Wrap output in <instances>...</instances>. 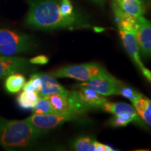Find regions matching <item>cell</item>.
Segmentation results:
<instances>
[{
	"instance_id": "obj_6",
	"label": "cell",
	"mask_w": 151,
	"mask_h": 151,
	"mask_svg": "<svg viewBox=\"0 0 151 151\" xmlns=\"http://www.w3.org/2000/svg\"><path fill=\"white\" fill-rule=\"evenodd\" d=\"M134 32L140 53L146 58H151V21L143 16L137 18Z\"/></svg>"
},
{
	"instance_id": "obj_2",
	"label": "cell",
	"mask_w": 151,
	"mask_h": 151,
	"mask_svg": "<svg viewBox=\"0 0 151 151\" xmlns=\"http://www.w3.org/2000/svg\"><path fill=\"white\" fill-rule=\"evenodd\" d=\"M44 134L26 120H7L0 118V146L13 150L27 148Z\"/></svg>"
},
{
	"instance_id": "obj_1",
	"label": "cell",
	"mask_w": 151,
	"mask_h": 151,
	"mask_svg": "<svg viewBox=\"0 0 151 151\" xmlns=\"http://www.w3.org/2000/svg\"><path fill=\"white\" fill-rule=\"evenodd\" d=\"M26 22L30 27L43 30L69 29L74 30L90 27L86 19L76 14L62 16L57 0H29Z\"/></svg>"
},
{
	"instance_id": "obj_26",
	"label": "cell",
	"mask_w": 151,
	"mask_h": 151,
	"mask_svg": "<svg viewBox=\"0 0 151 151\" xmlns=\"http://www.w3.org/2000/svg\"><path fill=\"white\" fill-rule=\"evenodd\" d=\"M29 61L32 65H44L48 63L49 59L48 57L46 55H38L35 57V58H31Z\"/></svg>"
},
{
	"instance_id": "obj_17",
	"label": "cell",
	"mask_w": 151,
	"mask_h": 151,
	"mask_svg": "<svg viewBox=\"0 0 151 151\" xmlns=\"http://www.w3.org/2000/svg\"><path fill=\"white\" fill-rule=\"evenodd\" d=\"M25 78L21 73H12L6 78L4 87L9 93L15 94L20 92L25 83Z\"/></svg>"
},
{
	"instance_id": "obj_12",
	"label": "cell",
	"mask_w": 151,
	"mask_h": 151,
	"mask_svg": "<svg viewBox=\"0 0 151 151\" xmlns=\"http://www.w3.org/2000/svg\"><path fill=\"white\" fill-rule=\"evenodd\" d=\"M35 43L29 36L9 29H0V46L14 43Z\"/></svg>"
},
{
	"instance_id": "obj_4",
	"label": "cell",
	"mask_w": 151,
	"mask_h": 151,
	"mask_svg": "<svg viewBox=\"0 0 151 151\" xmlns=\"http://www.w3.org/2000/svg\"><path fill=\"white\" fill-rule=\"evenodd\" d=\"M82 116L72 112L44 115L34 113L32 116L26 119V120L29 122L35 129L45 134L60 127L67 122L81 120Z\"/></svg>"
},
{
	"instance_id": "obj_13",
	"label": "cell",
	"mask_w": 151,
	"mask_h": 151,
	"mask_svg": "<svg viewBox=\"0 0 151 151\" xmlns=\"http://www.w3.org/2000/svg\"><path fill=\"white\" fill-rule=\"evenodd\" d=\"M122 10L127 14L139 18L143 16L146 8L141 0H115Z\"/></svg>"
},
{
	"instance_id": "obj_19",
	"label": "cell",
	"mask_w": 151,
	"mask_h": 151,
	"mask_svg": "<svg viewBox=\"0 0 151 151\" xmlns=\"http://www.w3.org/2000/svg\"><path fill=\"white\" fill-rule=\"evenodd\" d=\"M39 98L40 96L37 92L23 90L17 98V101L22 109H30L35 107Z\"/></svg>"
},
{
	"instance_id": "obj_5",
	"label": "cell",
	"mask_w": 151,
	"mask_h": 151,
	"mask_svg": "<svg viewBox=\"0 0 151 151\" xmlns=\"http://www.w3.org/2000/svg\"><path fill=\"white\" fill-rule=\"evenodd\" d=\"M120 38L124 49L129 55L132 61L139 69L145 78L151 83V71L143 65L140 58V51L138 46L134 31L124 32L119 29Z\"/></svg>"
},
{
	"instance_id": "obj_3",
	"label": "cell",
	"mask_w": 151,
	"mask_h": 151,
	"mask_svg": "<svg viewBox=\"0 0 151 151\" xmlns=\"http://www.w3.org/2000/svg\"><path fill=\"white\" fill-rule=\"evenodd\" d=\"M49 74L54 78H70L83 82L113 76L103 66L96 62L65 66L50 71Z\"/></svg>"
},
{
	"instance_id": "obj_25",
	"label": "cell",
	"mask_w": 151,
	"mask_h": 151,
	"mask_svg": "<svg viewBox=\"0 0 151 151\" xmlns=\"http://www.w3.org/2000/svg\"><path fill=\"white\" fill-rule=\"evenodd\" d=\"M114 149L111 148L108 145L104 144L102 143H99L94 140L92 143V146L90 149V151H113Z\"/></svg>"
},
{
	"instance_id": "obj_10",
	"label": "cell",
	"mask_w": 151,
	"mask_h": 151,
	"mask_svg": "<svg viewBox=\"0 0 151 151\" xmlns=\"http://www.w3.org/2000/svg\"><path fill=\"white\" fill-rule=\"evenodd\" d=\"M78 88H79V90L77 92L79 97L91 109H101L103 104L108 101L103 95L99 94L91 88L82 86Z\"/></svg>"
},
{
	"instance_id": "obj_24",
	"label": "cell",
	"mask_w": 151,
	"mask_h": 151,
	"mask_svg": "<svg viewBox=\"0 0 151 151\" xmlns=\"http://www.w3.org/2000/svg\"><path fill=\"white\" fill-rule=\"evenodd\" d=\"M59 5L60 12L62 16L68 17L75 14L74 9L70 0H60Z\"/></svg>"
},
{
	"instance_id": "obj_8",
	"label": "cell",
	"mask_w": 151,
	"mask_h": 151,
	"mask_svg": "<svg viewBox=\"0 0 151 151\" xmlns=\"http://www.w3.org/2000/svg\"><path fill=\"white\" fill-rule=\"evenodd\" d=\"M31 65L25 58L0 55V79L12 73L29 71L32 69Z\"/></svg>"
},
{
	"instance_id": "obj_14",
	"label": "cell",
	"mask_w": 151,
	"mask_h": 151,
	"mask_svg": "<svg viewBox=\"0 0 151 151\" xmlns=\"http://www.w3.org/2000/svg\"><path fill=\"white\" fill-rule=\"evenodd\" d=\"M66 97L68 100L71 112L80 116H85L88 111L91 110V109L82 101L77 91H69Z\"/></svg>"
},
{
	"instance_id": "obj_16",
	"label": "cell",
	"mask_w": 151,
	"mask_h": 151,
	"mask_svg": "<svg viewBox=\"0 0 151 151\" xmlns=\"http://www.w3.org/2000/svg\"><path fill=\"white\" fill-rule=\"evenodd\" d=\"M35 48V43H14L0 46V55L13 56L14 55L31 51Z\"/></svg>"
},
{
	"instance_id": "obj_20",
	"label": "cell",
	"mask_w": 151,
	"mask_h": 151,
	"mask_svg": "<svg viewBox=\"0 0 151 151\" xmlns=\"http://www.w3.org/2000/svg\"><path fill=\"white\" fill-rule=\"evenodd\" d=\"M94 139L90 136H80L73 139L71 148L77 151H90Z\"/></svg>"
},
{
	"instance_id": "obj_21",
	"label": "cell",
	"mask_w": 151,
	"mask_h": 151,
	"mask_svg": "<svg viewBox=\"0 0 151 151\" xmlns=\"http://www.w3.org/2000/svg\"><path fill=\"white\" fill-rule=\"evenodd\" d=\"M32 111L34 113H36V114L44 115L55 113L50 101L45 97L39 98L35 107L32 109Z\"/></svg>"
},
{
	"instance_id": "obj_23",
	"label": "cell",
	"mask_w": 151,
	"mask_h": 151,
	"mask_svg": "<svg viewBox=\"0 0 151 151\" xmlns=\"http://www.w3.org/2000/svg\"><path fill=\"white\" fill-rule=\"evenodd\" d=\"M41 87V81L37 73H34L31 76L29 80L25 83L22 89L26 91H35L39 92Z\"/></svg>"
},
{
	"instance_id": "obj_9",
	"label": "cell",
	"mask_w": 151,
	"mask_h": 151,
	"mask_svg": "<svg viewBox=\"0 0 151 151\" xmlns=\"http://www.w3.org/2000/svg\"><path fill=\"white\" fill-rule=\"evenodd\" d=\"M41 81V87L38 92L40 97H44L50 94H59L66 97L69 90L64 88L51 75L44 73H36Z\"/></svg>"
},
{
	"instance_id": "obj_27",
	"label": "cell",
	"mask_w": 151,
	"mask_h": 151,
	"mask_svg": "<svg viewBox=\"0 0 151 151\" xmlns=\"http://www.w3.org/2000/svg\"><path fill=\"white\" fill-rule=\"evenodd\" d=\"M92 1H94V2L97 3V4L99 5H103L104 3V1L105 0H92Z\"/></svg>"
},
{
	"instance_id": "obj_15",
	"label": "cell",
	"mask_w": 151,
	"mask_h": 151,
	"mask_svg": "<svg viewBox=\"0 0 151 151\" xmlns=\"http://www.w3.org/2000/svg\"><path fill=\"white\" fill-rule=\"evenodd\" d=\"M132 104L140 118L151 126V100L143 95Z\"/></svg>"
},
{
	"instance_id": "obj_7",
	"label": "cell",
	"mask_w": 151,
	"mask_h": 151,
	"mask_svg": "<svg viewBox=\"0 0 151 151\" xmlns=\"http://www.w3.org/2000/svg\"><path fill=\"white\" fill-rule=\"evenodd\" d=\"M123 84V83L113 76L111 78H97L86 81L77 85V87H87L103 96H110L120 94V87Z\"/></svg>"
},
{
	"instance_id": "obj_11",
	"label": "cell",
	"mask_w": 151,
	"mask_h": 151,
	"mask_svg": "<svg viewBox=\"0 0 151 151\" xmlns=\"http://www.w3.org/2000/svg\"><path fill=\"white\" fill-rule=\"evenodd\" d=\"M113 9L119 29L124 32L134 31L137 18L127 14V13L122 11L115 0H113Z\"/></svg>"
},
{
	"instance_id": "obj_18",
	"label": "cell",
	"mask_w": 151,
	"mask_h": 151,
	"mask_svg": "<svg viewBox=\"0 0 151 151\" xmlns=\"http://www.w3.org/2000/svg\"><path fill=\"white\" fill-rule=\"evenodd\" d=\"M44 97L50 101L55 113L71 112L68 100L65 96L59 94H54Z\"/></svg>"
},
{
	"instance_id": "obj_22",
	"label": "cell",
	"mask_w": 151,
	"mask_h": 151,
	"mask_svg": "<svg viewBox=\"0 0 151 151\" xmlns=\"http://www.w3.org/2000/svg\"><path fill=\"white\" fill-rule=\"evenodd\" d=\"M120 94L130 100L132 103H134L139 98L143 96V94H141L140 92H137V90L133 89L131 87L126 86L124 84L122 85V86L120 87Z\"/></svg>"
}]
</instances>
